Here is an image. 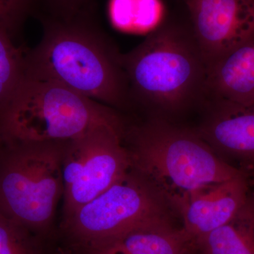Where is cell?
<instances>
[{
	"mask_svg": "<svg viewBox=\"0 0 254 254\" xmlns=\"http://www.w3.org/2000/svg\"><path fill=\"white\" fill-rule=\"evenodd\" d=\"M38 16L43 35L25 55V76L54 82L116 110L131 105L122 53L91 11L67 19Z\"/></svg>",
	"mask_w": 254,
	"mask_h": 254,
	"instance_id": "1",
	"label": "cell"
},
{
	"mask_svg": "<svg viewBox=\"0 0 254 254\" xmlns=\"http://www.w3.org/2000/svg\"><path fill=\"white\" fill-rule=\"evenodd\" d=\"M123 142L131 168L179 216L184 205L200 190L247 175L220 158L198 132L165 118L126 127Z\"/></svg>",
	"mask_w": 254,
	"mask_h": 254,
	"instance_id": "2",
	"label": "cell"
},
{
	"mask_svg": "<svg viewBox=\"0 0 254 254\" xmlns=\"http://www.w3.org/2000/svg\"><path fill=\"white\" fill-rule=\"evenodd\" d=\"M122 64L131 104L174 113L206 94L208 67L190 28L160 25Z\"/></svg>",
	"mask_w": 254,
	"mask_h": 254,
	"instance_id": "3",
	"label": "cell"
},
{
	"mask_svg": "<svg viewBox=\"0 0 254 254\" xmlns=\"http://www.w3.org/2000/svg\"><path fill=\"white\" fill-rule=\"evenodd\" d=\"M100 125L127 127L118 110L58 83L24 75L0 113V140L68 141Z\"/></svg>",
	"mask_w": 254,
	"mask_h": 254,
	"instance_id": "4",
	"label": "cell"
},
{
	"mask_svg": "<svg viewBox=\"0 0 254 254\" xmlns=\"http://www.w3.org/2000/svg\"><path fill=\"white\" fill-rule=\"evenodd\" d=\"M66 142L1 141L0 215L36 236L49 232L63 196Z\"/></svg>",
	"mask_w": 254,
	"mask_h": 254,
	"instance_id": "5",
	"label": "cell"
},
{
	"mask_svg": "<svg viewBox=\"0 0 254 254\" xmlns=\"http://www.w3.org/2000/svg\"><path fill=\"white\" fill-rule=\"evenodd\" d=\"M178 214L150 182L131 168L120 180L63 220L76 246L152 222L175 221Z\"/></svg>",
	"mask_w": 254,
	"mask_h": 254,
	"instance_id": "6",
	"label": "cell"
},
{
	"mask_svg": "<svg viewBox=\"0 0 254 254\" xmlns=\"http://www.w3.org/2000/svg\"><path fill=\"white\" fill-rule=\"evenodd\" d=\"M125 132L100 125L66 141L63 160L64 220L103 193L131 168L123 142Z\"/></svg>",
	"mask_w": 254,
	"mask_h": 254,
	"instance_id": "7",
	"label": "cell"
},
{
	"mask_svg": "<svg viewBox=\"0 0 254 254\" xmlns=\"http://www.w3.org/2000/svg\"><path fill=\"white\" fill-rule=\"evenodd\" d=\"M208 69L254 36V0H185Z\"/></svg>",
	"mask_w": 254,
	"mask_h": 254,
	"instance_id": "8",
	"label": "cell"
},
{
	"mask_svg": "<svg viewBox=\"0 0 254 254\" xmlns=\"http://www.w3.org/2000/svg\"><path fill=\"white\" fill-rule=\"evenodd\" d=\"M213 101L196 131L220 158L249 177L254 172V103Z\"/></svg>",
	"mask_w": 254,
	"mask_h": 254,
	"instance_id": "9",
	"label": "cell"
},
{
	"mask_svg": "<svg viewBox=\"0 0 254 254\" xmlns=\"http://www.w3.org/2000/svg\"><path fill=\"white\" fill-rule=\"evenodd\" d=\"M248 176L242 175L200 190L180 212L182 227L193 241L232 221L249 200Z\"/></svg>",
	"mask_w": 254,
	"mask_h": 254,
	"instance_id": "10",
	"label": "cell"
},
{
	"mask_svg": "<svg viewBox=\"0 0 254 254\" xmlns=\"http://www.w3.org/2000/svg\"><path fill=\"white\" fill-rule=\"evenodd\" d=\"M83 254H195V242L175 221L152 222L76 246Z\"/></svg>",
	"mask_w": 254,
	"mask_h": 254,
	"instance_id": "11",
	"label": "cell"
},
{
	"mask_svg": "<svg viewBox=\"0 0 254 254\" xmlns=\"http://www.w3.org/2000/svg\"><path fill=\"white\" fill-rule=\"evenodd\" d=\"M206 94L213 100L254 103V36L208 68Z\"/></svg>",
	"mask_w": 254,
	"mask_h": 254,
	"instance_id": "12",
	"label": "cell"
},
{
	"mask_svg": "<svg viewBox=\"0 0 254 254\" xmlns=\"http://www.w3.org/2000/svg\"><path fill=\"white\" fill-rule=\"evenodd\" d=\"M195 254H254V215L249 200L232 221L195 241Z\"/></svg>",
	"mask_w": 254,
	"mask_h": 254,
	"instance_id": "13",
	"label": "cell"
},
{
	"mask_svg": "<svg viewBox=\"0 0 254 254\" xmlns=\"http://www.w3.org/2000/svg\"><path fill=\"white\" fill-rule=\"evenodd\" d=\"M25 55L9 32L0 27V113L8 104L24 76Z\"/></svg>",
	"mask_w": 254,
	"mask_h": 254,
	"instance_id": "14",
	"label": "cell"
},
{
	"mask_svg": "<svg viewBox=\"0 0 254 254\" xmlns=\"http://www.w3.org/2000/svg\"><path fill=\"white\" fill-rule=\"evenodd\" d=\"M36 235L0 215V254H42Z\"/></svg>",
	"mask_w": 254,
	"mask_h": 254,
	"instance_id": "15",
	"label": "cell"
},
{
	"mask_svg": "<svg viewBox=\"0 0 254 254\" xmlns=\"http://www.w3.org/2000/svg\"><path fill=\"white\" fill-rule=\"evenodd\" d=\"M38 11V0H0V27L14 38L28 18Z\"/></svg>",
	"mask_w": 254,
	"mask_h": 254,
	"instance_id": "16",
	"label": "cell"
},
{
	"mask_svg": "<svg viewBox=\"0 0 254 254\" xmlns=\"http://www.w3.org/2000/svg\"><path fill=\"white\" fill-rule=\"evenodd\" d=\"M95 0H38L37 15L67 19L89 12Z\"/></svg>",
	"mask_w": 254,
	"mask_h": 254,
	"instance_id": "17",
	"label": "cell"
},
{
	"mask_svg": "<svg viewBox=\"0 0 254 254\" xmlns=\"http://www.w3.org/2000/svg\"><path fill=\"white\" fill-rule=\"evenodd\" d=\"M249 202L251 207H252V210H253L254 215V189L253 190L251 191L250 189V194H249Z\"/></svg>",
	"mask_w": 254,
	"mask_h": 254,
	"instance_id": "18",
	"label": "cell"
},
{
	"mask_svg": "<svg viewBox=\"0 0 254 254\" xmlns=\"http://www.w3.org/2000/svg\"><path fill=\"white\" fill-rule=\"evenodd\" d=\"M0 145H1V140H0Z\"/></svg>",
	"mask_w": 254,
	"mask_h": 254,
	"instance_id": "19",
	"label": "cell"
}]
</instances>
